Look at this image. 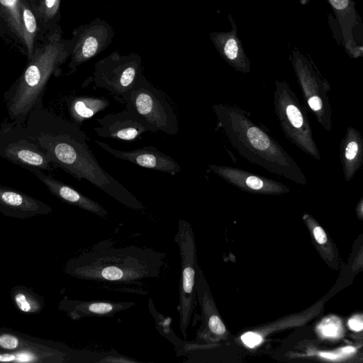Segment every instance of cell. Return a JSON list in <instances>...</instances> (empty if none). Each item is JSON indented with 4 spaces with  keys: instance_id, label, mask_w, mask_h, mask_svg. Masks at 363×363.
<instances>
[{
    "instance_id": "cell-17",
    "label": "cell",
    "mask_w": 363,
    "mask_h": 363,
    "mask_svg": "<svg viewBox=\"0 0 363 363\" xmlns=\"http://www.w3.org/2000/svg\"><path fill=\"white\" fill-rule=\"evenodd\" d=\"M110 101L104 96H78L69 99L68 113L72 122L81 127L84 122L106 109Z\"/></svg>"
},
{
    "instance_id": "cell-29",
    "label": "cell",
    "mask_w": 363,
    "mask_h": 363,
    "mask_svg": "<svg viewBox=\"0 0 363 363\" xmlns=\"http://www.w3.org/2000/svg\"><path fill=\"white\" fill-rule=\"evenodd\" d=\"M348 325L351 329L355 331H360L363 328L362 318L354 317L349 320Z\"/></svg>"
},
{
    "instance_id": "cell-16",
    "label": "cell",
    "mask_w": 363,
    "mask_h": 363,
    "mask_svg": "<svg viewBox=\"0 0 363 363\" xmlns=\"http://www.w3.org/2000/svg\"><path fill=\"white\" fill-rule=\"evenodd\" d=\"M0 210L25 215L46 212L50 209L34 198L0 184Z\"/></svg>"
},
{
    "instance_id": "cell-9",
    "label": "cell",
    "mask_w": 363,
    "mask_h": 363,
    "mask_svg": "<svg viewBox=\"0 0 363 363\" xmlns=\"http://www.w3.org/2000/svg\"><path fill=\"white\" fill-rule=\"evenodd\" d=\"M208 169L230 184L242 191L262 194H283L289 192L284 183L257 175L242 169L217 164H209Z\"/></svg>"
},
{
    "instance_id": "cell-24",
    "label": "cell",
    "mask_w": 363,
    "mask_h": 363,
    "mask_svg": "<svg viewBox=\"0 0 363 363\" xmlns=\"http://www.w3.org/2000/svg\"><path fill=\"white\" fill-rule=\"evenodd\" d=\"M207 325L210 331L213 334L223 335L225 332L224 324L216 315H211L208 317Z\"/></svg>"
},
{
    "instance_id": "cell-15",
    "label": "cell",
    "mask_w": 363,
    "mask_h": 363,
    "mask_svg": "<svg viewBox=\"0 0 363 363\" xmlns=\"http://www.w3.org/2000/svg\"><path fill=\"white\" fill-rule=\"evenodd\" d=\"M135 305L133 301L108 300L76 301L72 304L70 314L75 319L87 317L113 318L116 314Z\"/></svg>"
},
{
    "instance_id": "cell-30",
    "label": "cell",
    "mask_w": 363,
    "mask_h": 363,
    "mask_svg": "<svg viewBox=\"0 0 363 363\" xmlns=\"http://www.w3.org/2000/svg\"><path fill=\"white\" fill-rule=\"evenodd\" d=\"M320 355L323 357L330 359H336L337 358H340L341 354L340 353H330V352H320Z\"/></svg>"
},
{
    "instance_id": "cell-21",
    "label": "cell",
    "mask_w": 363,
    "mask_h": 363,
    "mask_svg": "<svg viewBox=\"0 0 363 363\" xmlns=\"http://www.w3.org/2000/svg\"><path fill=\"white\" fill-rule=\"evenodd\" d=\"M318 331L323 337H339L342 334L341 321L337 317L326 318L318 325Z\"/></svg>"
},
{
    "instance_id": "cell-26",
    "label": "cell",
    "mask_w": 363,
    "mask_h": 363,
    "mask_svg": "<svg viewBox=\"0 0 363 363\" xmlns=\"http://www.w3.org/2000/svg\"><path fill=\"white\" fill-rule=\"evenodd\" d=\"M241 339L242 342L250 347H253L259 345L262 340V337L259 335L252 332L243 334L241 336Z\"/></svg>"
},
{
    "instance_id": "cell-19",
    "label": "cell",
    "mask_w": 363,
    "mask_h": 363,
    "mask_svg": "<svg viewBox=\"0 0 363 363\" xmlns=\"http://www.w3.org/2000/svg\"><path fill=\"white\" fill-rule=\"evenodd\" d=\"M223 56L236 70L242 72H250V62L240 47L238 40L233 34H228L221 46Z\"/></svg>"
},
{
    "instance_id": "cell-25",
    "label": "cell",
    "mask_w": 363,
    "mask_h": 363,
    "mask_svg": "<svg viewBox=\"0 0 363 363\" xmlns=\"http://www.w3.org/2000/svg\"><path fill=\"white\" fill-rule=\"evenodd\" d=\"M18 345V339L13 335L4 334L0 336V346L4 349L13 350Z\"/></svg>"
},
{
    "instance_id": "cell-14",
    "label": "cell",
    "mask_w": 363,
    "mask_h": 363,
    "mask_svg": "<svg viewBox=\"0 0 363 363\" xmlns=\"http://www.w3.org/2000/svg\"><path fill=\"white\" fill-rule=\"evenodd\" d=\"M340 159L346 182L352 180L363 164V138L354 127H347L340 145Z\"/></svg>"
},
{
    "instance_id": "cell-27",
    "label": "cell",
    "mask_w": 363,
    "mask_h": 363,
    "mask_svg": "<svg viewBox=\"0 0 363 363\" xmlns=\"http://www.w3.org/2000/svg\"><path fill=\"white\" fill-rule=\"evenodd\" d=\"M16 302L18 308L23 312H29L31 305L24 294H18L16 296Z\"/></svg>"
},
{
    "instance_id": "cell-6",
    "label": "cell",
    "mask_w": 363,
    "mask_h": 363,
    "mask_svg": "<svg viewBox=\"0 0 363 363\" xmlns=\"http://www.w3.org/2000/svg\"><path fill=\"white\" fill-rule=\"evenodd\" d=\"M140 118L149 131L174 135L179 121L172 104L164 93L144 78H140L123 104Z\"/></svg>"
},
{
    "instance_id": "cell-31",
    "label": "cell",
    "mask_w": 363,
    "mask_h": 363,
    "mask_svg": "<svg viewBox=\"0 0 363 363\" xmlns=\"http://www.w3.org/2000/svg\"><path fill=\"white\" fill-rule=\"evenodd\" d=\"M355 351V348L351 346L345 347L340 350V354L341 356L347 355L352 353Z\"/></svg>"
},
{
    "instance_id": "cell-11",
    "label": "cell",
    "mask_w": 363,
    "mask_h": 363,
    "mask_svg": "<svg viewBox=\"0 0 363 363\" xmlns=\"http://www.w3.org/2000/svg\"><path fill=\"white\" fill-rule=\"evenodd\" d=\"M95 143L114 157L130 162L139 167L176 175L181 172V166L169 155L152 145L131 150H116L108 144L95 140Z\"/></svg>"
},
{
    "instance_id": "cell-10",
    "label": "cell",
    "mask_w": 363,
    "mask_h": 363,
    "mask_svg": "<svg viewBox=\"0 0 363 363\" xmlns=\"http://www.w3.org/2000/svg\"><path fill=\"white\" fill-rule=\"evenodd\" d=\"M96 121L100 126L94 127V130L101 138L133 142L140 140L142 135L149 131L142 121L126 108L120 112L96 118Z\"/></svg>"
},
{
    "instance_id": "cell-1",
    "label": "cell",
    "mask_w": 363,
    "mask_h": 363,
    "mask_svg": "<svg viewBox=\"0 0 363 363\" xmlns=\"http://www.w3.org/2000/svg\"><path fill=\"white\" fill-rule=\"evenodd\" d=\"M54 128L51 133L30 135V140L47 153L52 164L79 182H89L128 208L145 209L128 189L100 165L87 143L89 137L79 127L57 118Z\"/></svg>"
},
{
    "instance_id": "cell-7",
    "label": "cell",
    "mask_w": 363,
    "mask_h": 363,
    "mask_svg": "<svg viewBox=\"0 0 363 363\" xmlns=\"http://www.w3.org/2000/svg\"><path fill=\"white\" fill-rule=\"evenodd\" d=\"M174 241L179 247L181 258V278L179 286V326L186 338L195 303L196 246L190 224L180 219Z\"/></svg>"
},
{
    "instance_id": "cell-18",
    "label": "cell",
    "mask_w": 363,
    "mask_h": 363,
    "mask_svg": "<svg viewBox=\"0 0 363 363\" xmlns=\"http://www.w3.org/2000/svg\"><path fill=\"white\" fill-rule=\"evenodd\" d=\"M0 18L24 45L21 0H0Z\"/></svg>"
},
{
    "instance_id": "cell-28",
    "label": "cell",
    "mask_w": 363,
    "mask_h": 363,
    "mask_svg": "<svg viewBox=\"0 0 363 363\" xmlns=\"http://www.w3.org/2000/svg\"><path fill=\"white\" fill-rule=\"evenodd\" d=\"M313 235L315 240L319 244H323L327 241V236L323 229L320 226H316L313 230Z\"/></svg>"
},
{
    "instance_id": "cell-23",
    "label": "cell",
    "mask_w": 363,
    "mask_h": 363,
    "mask_svg": "<svg viewBox=\"0 0 363 363\" xmlns=\"http://www.w3.org/2000/svg\"><path fill=\"white\" fill-rule=\"evenodd\" d=\"M330 4L338 13L339 18L342 21L343 18H347L352 25L354 20L353 9L350 0H328Z\"/></svg>"
},
{
    "instance_id": "cell-2",
    "label": "cell",
    "mask_w": 363,
    "mask_h": 363,
    "mask_svg": "<svg viewBox=\"0 0 363 363\" xmlns=\"http://www.w3.org/2000/svg\"><path fill=\"white\" fill-rule=\"evenodd\" d=\"M212 108L217 128L240 155L272 174L299 185L308 184L296 161L264 128L251 119L248 113L223 103L214 104Z\"/></svg>"
},
{
    "instance_id": "cell-13",
    "label": "cell",
    "mask_w": 363,
    "mask_h": 363,
    "mask_svg": "<svg viewBox=\"0 0 363 363\" xmlns=\"http://www.w3.org/2000/svg\"><path fill=\"white\" fill-rule=\"evenodd\" d=\"M34 174L54 196L62 201L101 217L108 215V211L100 203L68 184L45 174L42 171H35Z\"/></svg>"
},
{
    "instance_id": "cell-20",
    "label": "cell",
    "mask_w": 363,
    "mask_h": 363,
    "mask_svg": "<svg viewBox=\"0 0 363 363\" xmlns=\"http://www.w3.org/2000/svg\"><path fill=\"white\" fill-rule=\"evenodd\" d=\"M21 9L24 45L27 50L28 59H29L33 55L35 49L34 42L37 31L36 16L29 6L27 0H21Z\"/></svg>"
},
{
    "instance_id": "cell-3",
    "label": "cell",
    "mask_w": 363,
    "mask_h": 363,
    "mask_svg": "<svg viewBox=\"0 0 363 363\" xmlns=\"http://www.w3.org/2000/svg\"><path fill=\"white\" fill-rule=\"evenodd\" d=\"M165 262L164 253L135 245L115 247L108 240L94 245L74 261L72 273L97 283L139 284L159 278Z\"/></svg>"
},
{
    "instance_id": "cell-4",
    "label": "cell",
    "mask_w": 363,
    "mask_h": 363,
    "mask_svg": "<svg viewBox=\"0 0 363 363\" xmlns=\"http://www.w3.org/2000/svg\"><path fill=\"white\" fill-rule=\"evenodd\" d=\"M66 57L67 51L56 33L34 49L22 74L5 94L6 106L11 120L21 123L39 105L48 82L57 74Z\"/></svg>"
},
{
    "instance_id": "cell-5",
    "label": "cell",
    "mask_w": 363,
    "mask_h": 363,
    "mask_svg": "<svg viewBox=\"0 0 363 363\" xmlns=\"http://www.w3.org/2000/svg\"><path fill=\"white\" fill-rule=\"evenodd\" d=\"M274 112L285 137L294 145L315 160L320 154L313 136L307 111L285 81H276Z\"/></svg>"
},
{
    "instance_id": "cell-8",
    "label": "cell",
    "mask_w": 363,
    "mask_h": 363,
    "mask_svg": "<svg viewBox=\"0 0 363 363\" xmlns=\"http://www.w3.org/2000/svg\"><path fill=\"white\" fill-rule=\"evenodd\" d=\"M292 65L303 99L317 122L327 131H331L332 108L328 93L330 86L311 62L294 53Z\"/></svg>"
},
{
    "instance_id": "cell-22",
    "label": "cell",
    "mask_w": 363,
    "mask_h": 363,
    "mask_svg": "<svg viewBox=\"0 0 363 363\" xmlns=\"http://www.w3.org/2000/svg\"><path fill=\"white\" fill-rule=\"evenodd\" d=\"M60 0H40L35 6V14L42 21L47 22L52 18L58 11Z\"/></svg>"
},
{
    "instance_id": "cell-12",
    "label": "cell",
    "mask_w": 363,
    "mask_h": 363,
    "mask_svg": "<svg viewBox=\"0 0 363 363\" xmlns=\"http://www.w3.org/2000/svg\"><path fill=\"white\" fill-rule=\"evenodd\" d=\"M0 156L33 172L54 169L47 153L30 140L21 139L0 143Z\"/></svg>"
},
{
    "instance_id": "cell-32",
    "label": "cell",
    "mask_w": 363,
    "mask_h": 363,
    "mask_svg": "<svg viewBox=\"0 0 363 363\" xmlns=\"http://www.w3.org/2000/svg\"><path fill=\"white\" fill-rule=\"evenodd\" d=\"M29 1L30 4L34 8L35 7V0H27Z\"/></svg>"
}]
</instances>
